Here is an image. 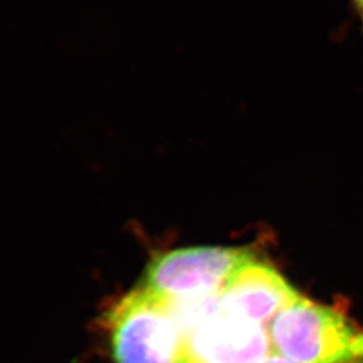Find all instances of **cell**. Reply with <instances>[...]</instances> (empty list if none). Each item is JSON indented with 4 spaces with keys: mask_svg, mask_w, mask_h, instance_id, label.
I'll return each mask as SVG.
<instances>
[{
    "mask_svg": "<svg viewBox=\"0 0 363 363\" xmlns=\"http://www.w3.org/2000/svg\"><path fill=\"white\" fill-rule=\"evenodd\" d=\"M257 363H298L295 362V361H291V359H288V358H284V357H281V355H279V354H274L272 352L271 355H268L267 358H264L262 361H259Z\"/></svg>",
    "mask_w": 363,
    "mask_h": 363,
    "instance_id": "cell-7",
    "label": "cell"
},
{
    "mask_svg": "<svg viewBox=\"0 0 363 363\" xmlns=\"http://www.w3.org/2000/svg\"><path fill=\"white\" fill-rule=\"evenodd\" d=\"M267 325L218 310L181 334L179 363H257L272 354Z\"/></svg>",
    "mask_w": 363,
    "mask_h": 363,
    "instance_id": "cell-4",
    "label": "cell"
},
{
    "mask_svg": "<svg viewBox=\"0 0 363 363\" xmlns=\"http://www.w3.org/2000/svg\"><path fill=\"white\" fill-rule=\"evenodd\" d=\"M273 267L256 259L240 267L220 291V310L267 325L288 304L300 298Z\"/></svg>",
    "mask_w": 363,
    "mask_h": 363,
    "instance_id": "cell-5",
    "label": "cell"
},
{
    "mask_svg": "<svg viewBox=\"0 0 363 363\" xmlns=\"http://www.w3.org/2000/svg\"><path fill=\"white\" fill-rule=\"evenodd\" d=\"M104 320L113 363H179V325L169 304L143 286L117 298Z\"/></svg>",
    "mask_w": 363,
    "mask_h": 363,
    "instance_id": "cell-2",
    "label": "cell"
},
{
    "mask_svg": "<svg viewBox=\"0 0 363 363\" xmlns=\"http://www.w3.org/2000/svg\"><path fill=\"white\" fill-rule=\"evenodd\" d=\"M350 6L363 34V0H350Z\"/></svg>",
    "mask_w": 363,
    "mask_h": 363,
    "instance_id": "cell-6",
    "label": "cell"
},
{
    "mask_svg": "<svg viewBox=\"0 0 363 363\" xmlns=\"http://www.w3.org/2000/svg\"><path fill=\"white\" fill-rule=\"evenodd\" d=\"M253 259L256 255L245 247L174 249L147 265L142 286L166 301L202 298L220 292L230 276Z\"/></svg>",
    "mask_w": 363,
    "mask_h": 363,
    "instance_id": "cell-3",
    "label": "cell"
},
{
    "mask_svg": "<svg viewBox=\"0 0 363 363\" xmlns=\"http://www.w3.org/2000/svg\"><path fill=\"white\" fill-rule=\"evenodd\" d=\"M272 351L298 363H363V328L334 307L300 298L268 325Z\"/></svg>",
    "mask_w": 363,
    "mask_h": 363,
    "instance_id": "cell-1",
    "label": "cell"
}]
</instances>
